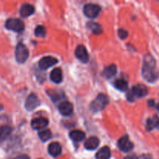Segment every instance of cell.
<instances>
[{
    "label": "cell",
    "mask_w": 159,
    "mask_h": 159,
    "mask_svg": "<svg viewBox=\"0 0 159 159\" xmlns=\"http://www.w3.org/2000/svg\"><path fill=\"white\" fill-rule=\"evenodd\" d=\"M143 77L149 82H155L159 77L158 70L157 68L156 61L151 54H147L144 57L142 66Z\"/></svg>",
    "instance_id": "1"
},
{
    "label": "cell",
    "mask_w": 159,
    "mask_h": 159,
    "mask_svg": "<svg viewBox=\"0 0 159 159\" xmlns=\"http://www.w3.org/2000/svg\"><path fill=\"white\" fill-rule=\"evenodd\" d=\"M109 103V99L106 95L100 93L96 96V99L92 102L91 105H90V110L93 112V113H96V112H99L105 109L107 104Z\"/></svg>",
    "instance_id": "2"
},
{
    "label": "cell",
    "mask_w": 159,
    "mask_h": 159,
    "mask_svg": "<svg viewBox=\"0 0 159 159\" xmlns=\"http://www.w3.org/2000/svg\"><path fill=\"white\" fill-rule=\"evenodd\" d=\"M16 60L18 63L23 64L27 60L29 57V51L23 43H19L16 48Z\"/></svg>",
    "instance_id": "3"
},
{
    "label": "cell",
    "mask_w": 159,
    "mask_h": 159,
    "mask_svg": "<svg viewBox=\"0 0 159 159\" xmlns=\"http://www.w3.org/2000/svg\"><path fill=\"white\" fill-rule=\"evenodd\" d=\"M5 26H6V29L17 33H21L22 31H23L25 28L23 22L21 20H20V19L16 18L8 19L6 20Z\"/></svg>",
    "instance_id": "4"
},
{
    "label": "cell",
    "mask_w": 159,
    "mask_h": 159,
    "mask_svg": "<svg viewBox=\"0 0 159 159\" xmlns=\"http://www.w3.org/2000/svg\"><path fill=\"white\" fill-rule=\"evenodd\" d=\"M84 13L89 18H96L99 16L101 12V7L99 5L93 4V3H89L84 6Z\"/></svg>",
    "instance_id": "5"
},
{
    "label": "cell",
    "mask_w": 159,
    "mask_h": 159,
    "mask_svg": "<svg viewBox=\"0 0 159 159\" xmlns=\"http://www.w3.org/2000/svg\"><path fill=\"white\" fill-rule=\"evenodd\" d=\"M40 103V102L38 97L35 94L32 93L26 98V102H25V108L29 111H31V110H34V109L39 107Z\"/></svg>",
    "instance_id": "6"
},
{
    "label": "cell",
    "mask_w": 159,
    "mask_h": 159,
    "mask_svg": "<svg viewBox=\"0 0 159 159\" xmlns=\"http://www.w3.org/2000/svg\"><path fill=\"white\" fill-rule=\"evenodd\" d=\"M118 148L120 150L124 152H129L131 151L134 148V144H132L131 141L129 140L128 137L124 136L121 138H120L117 142Z\"/></svg>",
    "instance_id": "7"
},
{
    "label": "cell",
    "mask_w": 159,
    "mask_h": 159,
    "mask_svg": "<svg viewBox=\"0 0 159 159\" xmlns=\"http://www.w3.org/2000/svg\"><path fill=\"white\" fill-rule=\"evenodd\" d=\"M75 57L80 61H82V63H87L89 61V56L86 48L83 45H79L76 48L75 51Z\"/></svg>",
    "instance_id": "8"
},
{
    "label": "cell",
    "mask_w": 159,
    "mask_h": 159,
    "mask_svg": "<svg viewBox=\"0 0 159 159\" xmlns=\"http://www.w3.org/2000/svg\"><path fill=\"white\" fill-rule=\"evenodd\" d=\"M57 63V59H56L55 57H51V56H47V57H43V58L40 59V61H39V67L41 69L46 70L51 67L54 66Z\"/></svg>",
    "instance_id": "9"
},
{
    "label": "cell",
    "mask_w": 159,
    "mask_h": 159,
    "mask_svg": "<svg viewBox=\"0 0 159 159\" xmlns=\"http://www.w3.org/2000/svg\"><path fill=\"white\" fill-rule=\"evenodd\" d=\"M131 93L134 97L142 98L147 96L148 90L147 87L143 84H137L136 85H134V87L132 88Z\"/></svg>",
    "instance_id": "10"
},
{
    "label": "cell",
    "mask_w": 159,
    "mask_h": 159,
    "mask_svg": "<svg viewBox=\"0 0 159 159\" xmlns=\"http://www.w3.org/2000/svg\"><path fill=\"white\" fill-rule=\"evenodd\" d=\"M73 105L68 101H65L62 102L60 105L58 106V110L63 116H69L73 113Z\"/></svg>",
    "instance_id": "11"
},
{
    "label": "cell",
    "mask_w": 159,
    "mask_h": 159,
    "mask_svg": "<svg viewBox=\"0 0 159 159\" xmlns=\"http://www.w3.org/2000/svg\"><path fill=\"white\" fill-rule=\"evenodd\" d=\"M48 120L43 117L36 118L31 121V126L35 130H41L48 125Z\"/></svg>",
    "instance_id": "12"
},
{
    "label": "cell",
    "mask_w": 159,
    "mask_h": 159,
    "mask_svg": "<svg viewBox=\"0 0 159 159\" xmlns=\"http://www.w3.org/2000/svg\"><path fill=\"white\" fill-rule=\"evenodd\" d=\"M61 152V146L58 142H52L48 146V152L52 157L59 156Z\"/></svg>",
    "instance_id": "13"
},
{
    "label": "cell",
    "mask_w": 159,
    "mask_h": 159,
    "mask_svg": "<svg viewBox=\"0 0 159 159\" xmlns=\"http://www.w3.org/2000/svg\"><path fill=\"white\" fill-rule=\"evenodd\" d=\"M34 7L30 4H23L21 6L20 9V14L22 17L25 18V17H28L30 15L34 14Z\"/></svg>",
    "instance_id": "14"
},
{
    "label": "cell",
    "mask_w": 159,
    "mask_h": 159,
    "mask_svg": "<svg viewBox=\"0 0 159 159\" xmlns=\"http://www.w3.org/2000/svg\"><path fill=\"white\" fill-rule=\"evenodd\" d=\"M99 144V140L96 137H91L88 138L85 143V148L88 150H95Z\"/></svg>",
    "instance_id": "15"
},
{
    "label": "cell",
    "mask_w": 159,
    "mask_h": 159,
    "mask_svg": "<svg viewBox=\"0 0 159 159\" xmlns=\"http://www.w3.org/2000/svg\"><path fill=\"white\" fill-rule=\"evenodd\" d=\"M12 131V127L8 125L0 126V143L7 139Z\"/></svg>",
    "instance_id": "16"
},
{
    "label": "cell",
    "mask_w": 159,
    "mask_h": 159,
    "mask_svg": "<svg viewBox=\"0 0 159 159\" xmlns=\"http://www.w3.org/2000/svg\"><path fill=\"white\" fill-rule=\"evenodd\" d=\"M50 77H51V81L55 82V83H60V82H61L62 79H63V75H62V71L61 70V68H54L51 72V76Z\"/></svg>",
    "instance_id": "17"
},
{
    "label": "cell",
    "mask_w": 159,
    "mask_h": 159,
    "mask_svg": "<svg viewBox=\"0 0 159 159\" xmlns=\"http://www.w3.org/2000/svg\"><path fill=\"white\" fill-rule=\"evenodd\" d=\"M111 156V152H110V148L106 146L102 148L99 152H97L96 155V159H110Z\"/></svg>",
    "instance_id": "18"
},
{
    "label": "cell",
    "mask_w": 159,
    "mask_h": 159,
    "mask_svg": "<svg viewBox=\"0 0 159 159\" xmlns=\"http://www.w3.org/2000/svg\"><path fill=\"white\" fill-rule=\"evenodd\" d=\"M116 71H117V68H116V65H110L104 68L103 71H102V75L107 79H110L116 74Z\"/></svg>",
    "instance_id": "19"
},
{
    "label": "cell",
    "mask_w": 159,
    "mask_h": 159,
    "mask_svg": "<svg viewBox=\"0 0 159 159\" xmlns=\"http://www.w3.org/2000/svg\"><path fill=\"white\" fill-rule=\"evenodd\" d=\"M69 136L71 140H73L75 142H79V141H82V140L85 138V134L83 131L79 130H75L70 132Z\"/></svg>",
    "instance_id": "20"
},
{
    "label": "cell",
    "mask_w": 159,
    "mask_h": 159,
    "mask_svg": "<svg viewBox=\"0 0 159 159\" xmlns=\"http://www.w3.org/2000/svg\"><path fill=\"white\" fill-rule=\"evenodd\" d=\"M87 26L95 34H99L102 32V26L95 22H89L87 23Z\"/></svg>",
    "instance_id": "21"
},
{
    "label": "cell",
    "mask_w": 159,
    "mask_h": 159,
    "mask_svg": "<svg viewBox=\"0 0 159 159\" xmlns=\"http://www.w3.org/2000/svg\"><path fill=\"white\" fill-rule=\"evenodd\" d=\"M158 122L159 120L157 116H152V117L149 118L147 120V124H146V129H147L148 131H151V130H153L155 127H157Z\"/></svg>",
    "instance_id": "22"
},
{
    "label": "cell",
    "mask_w": 159,
    "mask_h": 159,
    "mask_svg": "<svg viewBox=\"0 0 159 159\" xmlns=\"http://www.w3.org/2000/svg\"><path fill=\"white\" fill-rule=\"evenodd\" d=\"M114 86L120 91H126L128 88V83L124 79H119L114 82Z\"/></svg>",
    "instance_id": "23"
},
{
    "label": "cell",
    "mask_w": 159,
    "mask_h": 159,
    "mask_svg": "<svg viewBox=\"0 0 159 159\" xmlns=\"http://www.w3.org/2000/svg\"><path fill=\"white\" fill-rule=\"evenodd\" d=\"M38 135L40 139L42 141H43V142L51 139V137H52V134H51V131L50 130H40L38 133Z\"/></svg>",
    "instance_id": "24"
},
{
    "label": "cell",
    "mask_w": 159,
    "mask_h": 159,
    "mask_svg": "<svg viewBox=\"0 0 159 159\" xmlns=\"http://www.w3.org/2000/svg\"><path fill=\"white\" fill-rule=\"evenodd\" d=\"M48 95L51 96V98L52 99L53 101H57L61 99V97H63L64 94L61 93V92H58L57 90H50L48 92Z\"/></svg>",
    "instance_id": "25"
},
{
    "label": "cell",
    "mask_w": 159,
    "mask_h": 159,
    "mask_svg": "<svg viewBox=\"0 0 159 159\" xmlns=\"http://www.w3.org/2000/svg\"><path fill=\"white\" fill-rule=\"evenodd\" d=\"M34 34L35 36L38 37H44L45 35H46V29L43 26H41V25H39L36 27L35 32H34Z\"/></svg>",
    "instance_id": "26"
},
{
    "label": "cell",
    "mask_w": 159,
    "mask_h": 159,
    "mask_svg": "<svg viewBox=\"0 0 159 159\" xmlns=\"http://www.w3.org/2000/svg\"><path fill=\"white\" fill-rule=\"evenodd\" d=\"M118 35H119V37L121 39H126L127 37V36H128V32L126 30L120 29L118 30Z\"/></svg>",
    "instance_id": "27"
},
{
    "label": "cell",
    "mask_w": 159,
    "mask_h": 159,
    "mask_svg": "<svg viewBox=\"0 0 159 159\" xmlns=\"http://www.w3.org/2000/svg\"><path fill=\"white\" fill-rule=\"evenodd\" d=\"M127 99H128V101H130V102H133L134 99V95L132 94L131 92H130V93H127Z\"/></svg>",
    "instance_id": "28"
},
{
    "label": "cell",
    "mask_w": 159,
    "mask_h": 159,
    "mask_svg": "<svg viewBox=\"0 0 159 159\" xmlns=\"http://www.w3.org/2000/svg\"><path fill=\"white\" fill-rule=\"evenodd\" d=\"M13 159H30V158H29V156H27V155H19V156L16 157V158Z\"/></svg>",
    "instance_id": "29"
},
{
    "label": "cell",
    "mask_w": 159,
    "mask_h": 159,
    "mask_svg": "<svg viewBox=\"0 0 159 159\" xmlns=\"http://www.w3.org/2000/svg\"><path fill=\"white\" fill-rule=\"evenodd\" d=\"M124 159H139L136 155H130L128 156H126Z\"/></svg>",
    "instance_id": "30"
},
{
    "label": "cell",
    "mask_w": 159,
    "mask_h": 159,
    "mask_svg": "<svg viewBox=\"0 0 159 159\" xmlns=\"http://www.w3.org/2000/svg\"><path fill=\"white\" fill-rule=\"evenodd\" d=\"M148 106H149V107H153L154 106H155V101H154L153 99L148 101Z\"/></svg>",
    "instance_id": "31"
},
{
    "label": "cell",
    "mask_w": 159,
    "mask_h": 159,
    "mask_svg": "<svg viewBox=\"0 0 159 159\" xmlns=\"http://www.w3.org/2000/svg\"><path fill=\"white\" fill-rule=\"evenodd\" d=\"M141 159H152V158L149 155H142V157H141Z\"/></svg>",
    "instance_id": "32"
},
{
    "label": "cell",
    "mask_w": 159,
    "mask_h": 159,
    "mask_svg": "<svg viewBox=\"0 0 159 159\" xmlns=\"http://www.w3.org/2000/svg\"><path fill=\"white\" fill-rule=\"evenodd\" d=\"M3 110V106L0 104V111H1V110Z\"/></svg>",
    "instance_id": "33"
},
{
    "label": "cell",
    "mask_w": 159,
    "mask_h": 159,
    "mask_svg": "<svg viewBox=\"0 0 159 159\" xmlns=\"http://www.w3.org/2000/svg\"><path fill=\"white\" fill-rule=\"evenodd\" d=\"M157 109H158V111H159V102L158 103V105H157Z\"/></svg>",
    "instance_id": "34"
},
{
    "label": "cell",
    "mask_w": 159,
    "mask_h": 159,
    "mask_svg": "<svg viewBox=\"0 0 159 159\" xmlns=\"http://www.w3.org/2000/svg\"><path fill=\"white\" fill-rule=\"evenodd\" d=\"M157 128H158V130H159V122H158V126H157Z\"/></svg>",
    "instance_id": "35"
}]
</instances>
